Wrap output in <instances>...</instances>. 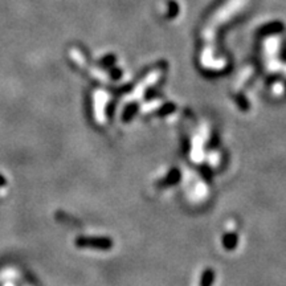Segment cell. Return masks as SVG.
Wrapping results in <instances>:
<instances>
[{
    "label": "cell",
    "instance_id": "obj_3",
    "mask_svg": "<svg viewBox=\"0 0 286 286\" xmlns=\"http://www.w3.org/2000/svg\"><path fill=\"white\" fill-rule=\"evenodd\" d=\"M213 279H215V273H213V270L207 269V270L203 273V275H201V286H212Z\"/></svg>",
    "mask_w": 286,
    "mask_h": 286
},
{
    "label": "cell",
    "instance_id": "obj_2",
    "mask_svg": "<svg viewBox=\"0 0 286 286\" xmlns=\"http://www.w3.org/2000/svg\"><path fill=\"white\" fill-rule=\"evenodd\" d=\"M223 245L225 246V249L228 250H232L237 246V234L236 233H227L223 237Z\"/></svg>",
    "mask_w": 286,
    "mask_h": 286
},
{
    "label": "cell",
    "instance_id": "obj_1",
    "mask_svg": "<svg viewBox=\"0 0 286 286\" xmlns=\"http://www.w3.org/2000/svg\"><path fill=\"white\" fill-rule=\"evenodd\" d=\"M76 245L80 248H93V249H110L113 241L108 237H78L76 240Z\"/></svg>",
    "mask_w": 286,
    "mask_h": 286
}]
</instances>
